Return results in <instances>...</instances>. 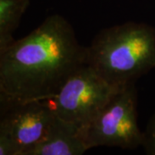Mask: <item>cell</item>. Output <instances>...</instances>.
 Here are the masks:
<instances>
[{
    "label": "cell",
    "mask_w": 155,
    "mask_h": 155,
    "mask_svg": "<svg viewBox=\"0 0 155 155\" xmlns=\"http://www.w3.org/2000/svg\"><path fill=\"white\" fill-rule=\"evenodd\" d=\"M87 63V47L64 17L48 16L0 53V100L48 101Z\"/></svg>",
    "instance_id": "cell-1"
},
{
    "label": "cell",
    "mask_w": 155,
    "mask_h": 155,
    "mask_svg": "<svg viewBox=\"0 0 155 155\" xmlns=\"http://www.w3.org/2000/svg\"><path fill=\"white\" fill-rule=\"evenodd\" d=\"M87 64L122 87L155 68V28L126 22L102 29L87 47Z\"/></svg>",
    "instance_id": "cell-2"
},
{
    "label": "cell",
    "mask_w": 155,
    "mask_h": 155,
    "mask_svg": "<svg viewBox=\"0 0 155 155\" xmlns=\"http://www.w3.org/2000/svg\"><path fill=\"white\" fill-rule=\"evenodd\" d=\"M122 87L108 82L86 63L47 102L57 117L82 129Z\"/></svg>",
    "instance_id": "cell-4"
},
{
    "label": "cell",
    "mask_w": 155,
    "mask_h": 155,
    "mask_svg": "<svg viewBox=\"0 0 155 155\" xmlns=\"http://www.w3.org/2000/svg\"><path fill=\"white\" fill-rule=\"evenodd\" d=\"M30 5V0H0V53L16 40L13 33Z\"/></svg>",
    "instance_id": "cell-7"
},
{
    "label": "cell",
    "mask_w": 155,
    "mask_h": 155,
    "mask_svg": "<svg viewBox=\"0 0 155 155\" xmlns=\"http://www.w3.org/2000/svg\"><path fill=\"white\" fill-rule=\"evenodd\" d=\"M141 147L147 154L155 155V113L151 117L147 127L143 131V141Z\"/></svg>",
    "instance_id": "cell-8"
},
{
    "label": "cell",
    "mask_w": 155,
    "mask_h": 155,
    "mask_svg": "<svg viewBox=\"0 0 155 155\" xmlns=\"http://www.w3.org/2000/svg\"><path fill=\"white\" fill-rule=\"evenodd\" d=\"M80 130L89 150L97 147L122 149L141 147L143 131L138 125L135 83L120 89L92 121Z\"/></svg>",
    "instance_id": "cell-3"
},
{
    "label": "cell",
    "mask_w": 155,
    "mask_h": 155,
    "mask_svg": "<svg viewBox=\"0 0 155 155\" xmlns=\"http://www.w3.org/2000/svg\"><path fill=\"white\" fill-rule=\"evenodd\" d=\"M88 150L80 128L55 116L44 137L26 155H81Z\"/></svg>",
    "instance_id": "cell-6"
},
{
    "label": "cell",
    "mask_w": 155,
    "mask_h": 155,
    "mask_svg": "<svg viewBox=\"0 0 155 155\" xmlns=\"http://www.w3.org/2000/svg\"><path fill=\"white\" fill-rule=\"evenodd\" d=\"M0 103V155H26L44 137L55 114L47 101Z\"/></svg>",
    "instance_id": "cell-5"
}]
</instances>
